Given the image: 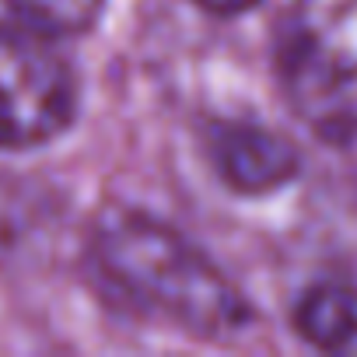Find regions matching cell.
I'll return each mask as SVG.
<instances>
[{
	"label": "cell",
	"instance_id": "52a82bcc",
	"mask_svg": "<svg viewBox=\"0 0 357 357\" xmlns=\"http://www.w3.org/2000/svg\"><path fill=\"white\" fill-rule=\"evenodd\" d=\"M197 4L211 15H221V18H231V15H242L249 8H256L259 0H197Z\"/></svg>",
	"mask_w": 357,
	"mask_h": 357
},
{
	"label": "cell",
	"instance_id": "3957f363",
	"mask_svg": "<svg viewBox=\"0 0 357 357\" xmlns=\"http://www.w3.org/2000/svg\"><path fill=\"white\" fill-rule=\"evenodd\" d=\"M291 70L308 91L329 95L357 77V0H298Z\"/></svg>",
	"mask_w": 357,
	"mask_h": 357
},
{
	"label": "cell",
	"instance_id": "6da1fadb",
	"mask_svg": "<svg viewBox=\"0 0 357 357\" xmlns=\"http://www.w3.org/2000/svg\"><path fill=\"white\" fill-rule=\"evenodd\" d=\"M91 259L116 298L183 333L221 340L252 322L249 298L221 266L140 211H109L95 228Z\"/></svg>",
	"mask_w": 357,
	"mask_h": 357
},
{
	"label": "cell",
	"instance_id": "277c9868",
	"mask_svg": "<svg viewBox=\"0 0 357 357\" xmlns=\"http://www.w3.org/2000/svg\"><path fill=\"white\" fill-rule=\"evenodd\" d=\"M207 154L221 183L249 197L287 186L301 168L294 144L259 123H214L207 133Z\"/></svg>",
	"mask_w": 357,
	"mask_h": 357
},
{
	"label": "cell",
	"instance_id": "7a4b0ae2",
	"mask_svg": "<svg viewBox=\"0 0 357 357\" xmlns=\"http://www.w3.org/2000/svg\"><path fill=\"white\" fill-rule=\"evenodd\" d=\"M77 116L74 67L32 25H0V151L60 137Z\"/></svg>",
	"mask_w": 357,
	"mask_h": 357
},
{
	"label": "cell",
	"instance_id": "5b68a950",
	"mask_svg": "<svg viewBox=\"0 0 357 357\" xmlns=\"http://www.w3.org/2000/svg\"><path fill=\"white\" fill-rule=\"evenodd\" d=\"M298 333L329 354H357V291L343 284L312 287L294 312Z\"/></svg>",
	"mask_w": 357,
	"mask_h": 357
},
{
	"label": "cell",
	"instance_id": "8992f818",
	"mask_svg": "<svg viewBox=\"0 0 357 357\" xmlns=\"http://www.w3.org/2000/svg\"><path fill=\"white\" fill-rule=\"evenodd\" d=\"M18 22L46 32V36H81L88 32L105 0H4Z\"/></svg>",
	"mask_w": 357,
	"mask_h": 357
}]
</instances>
